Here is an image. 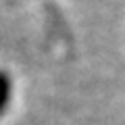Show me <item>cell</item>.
I'll use <instances>...</instances> for the list:
<instances>
[{
  "instance_id": "obj_1",
  "label": "cell",
  "mask_w": 125,
  "mask_h": 125,
  "mask_svg": "<svg viewBox=\"0 0 125 125\" xmlns=\"http://www.w3.org/2000/svg\"><path fill=\"white\" fill-rule=\"evenodd\" d=\"M10 100V77L6 71H0V117L4 115Z\"/></svg>"
}]
</instances>
